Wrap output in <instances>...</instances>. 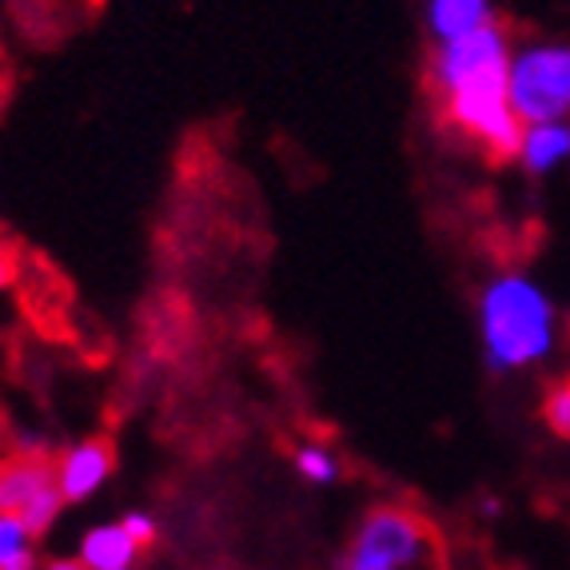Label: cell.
<instances>
[{"label":"cell","mask_w":570,"mask_h":570,"mask_svg":"<svg viewBox=\"0 0 570 570\" xmlns=\"http://www.w3.org/2000/svg\"><path fill=\"white\" fill-rule=\"evenodd\" d=\"M570 160V124H531L523 128V144H519V164L531 176H551L554 168Z\"/></svg>","instance_id":"obj_8"},{"label":"cell","mask_w":570,"mask_h":570,"mask_svg":"<svg viewBox=\"0 0 570 570\" xmlns=\"http://www.w3.org/2000/svg\"><path fill=\"white\" fill-rule=\"evenodd\" d=\"M343 570H448V551L419 511L375 507L355 527Z\"/></svg>","instance_id":"obj_3"},{"label":"cell","mask_w":570,"mask_h":570,"mask_svg":"<svg viewBox=\"0 0 570 570\" xmlns=\"http://www.w3.org/2000/svg\"><path fill=\"white\" fill-rule=\"evenodd\" d=\"M60 507H65V494L57 483V463H48L45 455H29V451L0 463V514L20 519L32 531V539L57 523Z\"/></svg>","instance_id":"obj_5"},{"label":"cell","mask_w":570,"mask_h":570,"mask_svg":"<svg viewBox=\"0 0 570 570\" xmlns=\"http://www.w3.org/2000/svg\"><path fill=\"white\" fill-rule=\"evenodd\" d=\"M491 68H511V40H507L499 20L479 32H466V37L439 40L428 72L431 92H443V88L459 85L466 77H479V72H491Z\"/></svg>","instance_id":"obj_6"},{"label":"cell","mask_w":570,"mask_h":570,"mask_svg":"<svg viewBox=\"0 0 570 570\" xmlns=\"http://www.w3.org/2000/svg\"><path fill=\"white\" fill-rule=\"evenodd\" d=\"M511 108L531 124H559L570 116V45L534 40L511 52Z\"/></svg>","instance_id":"obj_4"},{"label":"cell","mask_w":570,"mask_h":570,"mask_svg":"<svg viewBox=\"0 0 570 570\" xmlns=\"http://www.w3.org/2000/svg\"><path fill=\"white\" fill-rule=\"evenodd\" d=\"M435 96L443 108V124L471 148H479L487 160H519L523 120L511 108V68L466 77Z\"/></svg>","instance_id":"obj_2"},{"label":"cell","mask_w":570,"mask_h":570,"mask_svg":"<svg viewBox=\"0 0 570 570\" xmlns=\"http://www.w3.org/2000/svg\"><path fill=\"white\" fill-rule=\"evenodd\" d=\"M0 570H37L32 531L12 514H0Z\"/></svg>","instance_id":"obj_11"},{"label":"cell","mask_w":570,"mask_h":570,"mask_svg":"<svg viewBox=\"0 0 570 570\" xmlns=\"http://www.w3.org/2000/svg\"><path fill=\"white\" fill-rule=\"evenodd\" d=\"M292 463L307 483H335V479H340V459H335L324 443H307V448H299Z\"/></svg>","instance_id":"obj_12"},{"label":"cell","mask_w":570,"mask_h":570,"mask_svg":"<svg viewBox=\"0 0 570 570\" xmlns=\"http://www.w3.org/2000/svg\"><path fill=\"white\" fill-rule=\"evenodd\" d=\"M120 523H124V531H128L136 542H140V551H144V547H153V542H156V523H153V514H144V511H128V514H124V519H120Z\"/></svg>","instance_id":"obj_14"},{"label":"cell","mask_w":570,"mask_h":570,"mask_svg":"<svg viewBox=\"0 0 570 570\" xmlns=\"http://www.w3.org/2000/svg\"><path fill=\"white\" fill-rule=\"evenodd\" d=\"M116 471V451L108 439H85L72 451L57 459V483L65 503H85L92 499L100 487L108 483V475Z\"/></svg>","instance_id":"obj_7"},{"label":"cell","mask_w":570,"mask_h":570,"mask_svg":"<svg viewBox=\"0 0 570 570\" xmlns=\"http://www.w3.org/2000/svg\"><path fill=\"white\" fill-rule=\"evenodd\" d=\"M17 272H20V256H17V247L0 244V287L17 284Z\"/></svg>","instance_id":"obj_15"},{"label":"cell","mask_w":570,"mask_h":570,"mask_svg":"<svg viewBox=\"0 0 570 570\" xmlns=\"http://www.w3.org/2000/svg\"><path fill=\"white\" fill-rule=\"evenodd\" d=\"M140 542L124 531V523H105L92 527L80 542V562L88 570H132Z\"/></svg>","instance_id":"obj_9"},{"label":"cell","mask_w":570,"mask_h":570,"mask_svg":"<svg viewBox=\"0 0 570 570\" xmlns=\"http://www.w3.org/2000/svg\"><path fill=\"white\" fill-rule=\"evenodd\" d=\"M479 327L491 371H519L554 347V307L523 272H503L479 299Z\"/></svg>","instance_id":"obj_1"},{"label":"cell","mask_w":570,"mask_h":570,"mask_svg":"<svg viewBox=\"0 0 570 570\" xmlns=\"http://www.w3.org/2000/svg\"><path fill=\"white\" fill-rule=\"evenodd\" d=\"M567 335H570V315H567Z\"/></svg>","instance_id":"obj_17"},{"label":"cell","mask_w":570,"mask_h":570,"mask_svg":"<svg viewBox=\"0 0 570 570\" xmlns=\"http://www.w3.org/2000/svg\"><path fill=\"white\" fill-rule=\"evenodd\" d=\"M542 419H547V428L554 435L570 439V375H562V380H554L547 387V395H542Z\"/></svg>","instance_id":"obj_13"},{"label":"cell","mask_w":570,"mask_h":570,"mask_svg":"<svg viewBox=\"0 0 570 570\" xmlns=\"http://www.w3.org/2000/svg\"><path fill=\"white\" fill-rule=\"evenodd\" d=\"M428 24L435 40H455L494 24L491 0H428Z\"/></svg>","instance_id":"obj_10"},{"label":"cell","mask_w":570,"mask_h":570,"mask_svg":"<svg viewBox=\"0 0 570 570\" xmlns=\"http://www.w3.org/2000/svg\"><path fill=\"white\" fill-rule=\"evenodd\" d=\"M45 570H88L80 559H57V562H48Z\"/></svg>","instance_id":"obj_16"}]
</instances>
